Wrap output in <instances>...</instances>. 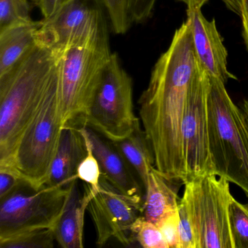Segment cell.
<instances>
[{
    "label": "cell",
    "mask_w": 248,
    "mask_h": 248,
    "mask_svg": "<svg viewBox=\"0 0 248 248\" xmlns=\"http://www.w3.org/2000/svg\"><path fill=\"white\" fill-rule=\"evenodd\" d=\"M200 67L186 21L156 62L139 100L140 123L155 168L170 182L185 181L181 124L190 86Z\"/></svg>",
    "instance_id": "1"
},
{
    "label": "cell",
    "mask_w": 248,
    "mask_h": 248,
    "mask_svg": "<svg viewBox=\"0 0 248 248\" xmlns=\"http://www.w3.org/2000/svg\"><path fill=\"white\" fill-rule=\"evenodd\" d=\"M59 59L37 43L0 77V167L13 168L17 146L46 96Z\"/></svg>",
    "instance_id": "2"
},
{
    "label": "cell",
    "mask_w": 248,
    "mask_h": 248,
    "mask_svg": "<svg viewBox=\"0 0 248 248\" xmlns=\"http://www.w3.org/2000/svg\"><path fill=\"white\" fill-rule=\"evenodd\" d=\"M226 84L210 77L209 137L216 175L242 188L248 195V150L240 124L241 108Z\"/></svg>",
    "instance_id": "3"
},
{
    "label": "cell",
    "mask_w": 248,
    "mask_h": 248,
    "mask_svg": "<svg viewBox=\"0 0 248 248\" xmlns=\"http://www.w3.org/2000/svg\"><path fill=\"white\" fill-rule=\"evenodd\" d=\"M108 43L74 47L59 59L62 128L85 127L104 69L111 59Z\"/></svg>",
    "instance_id": "4"
},
{
    "label": "cell",
    "mask_w": 248,
    "mask_h": 248,
    "mask_svg": "<svg viewBox=\"0 0 248 248\" xmlns=\"http://www.w3.org/2000/svg\"><path fill=\"white\" fill-rule=\"evenodd\" d=\"M62 130L58 65L46 96L23 134L14 156L12 168L34 189L42 188L48 180Z\"/></svg>",
    "instance_id": "5"
},
{
    "label": "cell",
    "mask_w": 248,
    "mask_h": 248,
    "mask_svg": "<svg viewBox=\"0 0 248 248\" xmlns=\"http://www.w3.org/2000/svg\"><path fill=\"white\" fill-rule=\"evenodd\" d=\"M182 197L192 215L197 248H235L231 226V205L234 197L230 182L207 173L184 183Z\"/></svg>",
    "instance_id": "6"
},
{
    "label": "cell",
    "mask_w": 248,
    "mask_h": 248,
    "mask_svg": "<svg viewBox=\"0 0 248 248\" xmlns=\"http://www.w3.org/2000/svg\"><path fill=\"white\" fill-rule=\"evenodd\" d=\"M140 124L133 110V82L116 53L104 69L85 127L110 141L123 140Z\"/></svg>",
    "instance_id": "7"
},
{
    "label": "cell",
    "mask_w": 248,
    "mask_h": 248,
    "mask_svg": "<svg viewBox=\"0 0 248 248\" xmlns=\"http://www.w3.org/2000/svg\"><path fill=\"white\" fill-rule=\"evenodd\" d=\"M75 181L68 186L25 187L0 200V241L29 231L55 229Z\"/></svg>",
    "instance_id": "8"
},
{
    "label": "cell",
    "mask_w": 248,
    "mask_h": 248,
    "mask_svg": "<svg viewBox=\"0 0 248 248\" xmlns=\"http://www.w3.org/2000/svg\"><path fill=\"white\" fill-rule=\"evenodd\" d=\"M108 43L107 24L98 0H72L41 21L37 43L58 58L74 47Z\"/></svg>",
    "instance_id": "9"
},
{
    "label": "cell",
    "mask_w": 248,
    "mask_h": 248,
    "mask_svg": "<svg viewBox=\"0 0 248 248\" xmlns=\"http://www.w3.org/2000/svg\"><path fill=\"white\" fill-rule=\"evenodd\" d=\"M209 92L210 76L200 65L190 86L181 124L184 182L205 174H216L209 137Z\"/></svg>",
    "instance_id": "10"
},
{
    "label": "cell",
    "mask_w": 248,
    "mask_h": 248,
    "mask_svg": "<svg viewBox=\"0 0 248 248\" xmlns=\"http://www.w3.org/2000/svg\"><path fill=\"white\" fill-rule=\"evenodd\" d=\"M88 210L95 226L98 247L113 238L126 246L133 242L128 232L140 210L103 176L101 189L93 197Z\"/></svg>",
    "instance_id": "11"
},
{
    "label": "cell",
    "mask_w": 248,
    "mask_h": 248,
    "mask_svg": "<svg viewBox=\"0 0 248 248\" xmlns=\"http://www.w3.org/2000/svg\"><path fill=\"white\" fill-rule=\"evenodd\" d=\"M186 13L196 56L202 67L210 78L224 84L229 79H236L228 70L227 50L215 19L207 20L201 8H187Z\"/></svg>",
    "instance_id": "12"
},
{
    "label": "cell",
    "mask_w": 248,
    "mask_h": 248,
    "mask_svg": "<svg viewBox=\"0 0 248 248\" xmlns=\"http://www.w3.org/2000/svg\"><path fill=\"white\" fill-rule=\"evenodd\" d=\"M85 130L101 166L102 176L141 211L143 193L133 168L110 140H104L89 127H85Z\"/></svg>",
    "instance_id": "13"
},
{
    "label": "cell",
    "mask_w": 248,
    "mask_h": 248,
    "mask_svg": "<svg viewBox=\"0 0 248 248\" xmlns=\"http://www.w3.org/2000/svg\"><path fill=\"white\" fill-rule=\"evenodd\" d=\"M87 154L85 138L79 128H63L50 175L46 185L68 186L77 178V170Z\"/></svg>",
    "instance_id": "14"
},
{
    "label": "cell",
    "mask_w": 248,
    "mask_h": 248,
    "mask_svg": "<svg viewBox=\"0 0 248 248\" xmlns=\"http://www.w3.org/2000/svg\"><path fill=\"white\" fill-rule=\"evenodd\" d=\"M95 194L85 184L82 195L78 188V180L74 183L66 208L55 228L56 240L62 248H83L85 213Z\"/></svg>",
    "instance_id": "15"
},
{
    "label": "cell",
    "mask_w": 248,
    "mask_h": 248,
    "mask_svg": "<svg viewBox=\"0 0 248 248\" xmlns=\"http://www.w3.org/2000/svg\"><path fill=\"white\" fill-rule=\"evenodd\" d=\"M41 21H31L0 31V77L9 72L37 43Z\"/></svg>",
    "instance_id": "16"
},
{
    "label": "cell",
    "mask_w": 248,
    "mask_h": 248,
    "mask_svg": "<svg viewBox=\"0 0 248 248\" xmlns=\"http://www.w3.org/2000/svg\"><path fill=\"white\" fill-rule=\"evenodd\" d=\"M170 183L156 168L151 170L140 211L146 220L157 225L162 219L178 211L180 200Z\"/></svg>",
    "instance_id": "17"
},
{
    "label": "cell",
    "mask_w": 248,
    "mask_h": 248,
    "mask_svg": "<svg viewBox=\"0 0 248 248\" xmlns=\"http://www.w3.org/2000/svg\"><path fill=\"white\" fill-rule=\"evenodd\" d=\"M129 165L136 171L143 187H146L151 170L155 167V156L146 137L139 124L127 137L118 141H111Z\"/></svg>",
    "instance_id": "18"
},
{
    "label": "cell",
    "mask_w": 248,
    "mask_h": 248,
    "mask_svg": "<svg viewBox=\"0 0 248 248\" xmlns=\"http://www.w3.org/2000/svg\"><path fill=\"white\" fill-rule=\"evenodd\" d=\"M55 229H37L0 241L1 248H50L54 245Z\"/></svg>",
    "instance_id": "19"
},
{
    "label": "cell",
    "mask_w": 248,
    "mask_h": 248,
    "mask_svg": "<svg viewBox=\"0 0 248 248\" xmlns=\"http://www.w3.org/2000/svg\"><path fill=\"white\" fill-rule=\"evenodd\" d=\"M79 130L85 138L87 154L83 159L81 161L77 170V178L88 184L92 190L95 193H98L101 189V180L102 177L101 166L98 159L93 152L85 127H80Z\"/></svg>",
    "instance_id": "20"
},
{
    "label": "cell",
    "mask_w": 248,
    "mask_h": 248,
    "mask_svg": "<svg viewBox=\"0 0 248 248\" xmlns=\"http://www.w3.org/2000/svg\"><path fill=\"white\" fill-rule=\"evenodd\" d=\"M132 240L144 248H168L159 226L143 216H139L130 228Z\"/></svg>",
    "instance_id": "21"
},
{
    "label": "cell",
    "mask_w": 248,
    "mask_h": 248,
    "mask_svg": "<svg viewBox=\"0 0 248 248\" xmlns=\"http://www.w3.org/2000/svg\"><path fill=\"white\" fill-rule=\"evenodd\" d=\"M31 21L28 0H0V31Z\"/></svg>",
    "instance_id": "22"
},
{
    "label": "cell",
    "mask_w": 248,
    "mask_h": 248,
    "mask_svg": "<svg viewBox=\"0 0 248 248\" xmlns=\"http://www.w3.org/2000/svg\"><path fill=\"white\" fill-rule=\"evenodd\" d=\"M230 220L235 248H248V203L243 204L233 199Z\"/></svg>",
    "instance_id": "23"
},
{
    "label": "cell",
    "mask_w": 248,
    "mask_h": 248,
    "mask_svg": "<svg viewBox=\"0 0 248 248\" xmlns=\"http://www.w3.org/2000/svg\"><path fill=\"white\" fill-rule=\"evenodd\" d=\"M111 21L114 33L127 32L133 23L130 14V0H101Z\"/></svg>",
    "instance_id": "24"
},
{
    "label": "cell",
    "mask_w": 248,
    "mask_h": 248,
    "mask_svg": "<svg viewBox=\"0 0 248 248\" xmlns=\"http://www.w3.org/2000/svg\"><path fill=\"white\" fill-rule=\"evenodd\" d=\"M179 214V248H197V238L192 215L184 197L178 204Z\"/></svg>",
    "instance_id": "25"
},
{
    "label": "cell",
    "mask_w": 248,
    "mask_h": 248,
    "mask_svg": "<svg viewBox=\"0 0 248 248\" xmlns=\"http://www.w3.org/2000/svg\"><path fill=\"white\" fill-rule=\"evenodd\" d=\"M25 187L31 186L15 169L0 167V200Z\"/></svg>",
    "instance_id": "26"
},
{
    "label": "cell",
    "mask_w": 248,
    "mask_h": 248,
    "mask_svg": "<svg viewBox=\"0 0 248 248\" xmlns=\"http://www.w3.org/2000/svg\"><path fill=\"white\" fill-rule=\"evenodd\" d=\"M157 226L162 232L168 248H179V214L178 211L162 219Z\"/></svg>",
    "instance_id": "27"
},
{
    "label": "cell",
    "mask_w": 248,
    "mask_h": 248,
    "mask_svg": "<svg viewBox=\"0 0 248 248\" xmlns=\"http://www.w3.org/2000/svg\"><path fill=\"white\" fill-rule=\"evenodd\" d=\"M228 9L240 18L242 34L248 50V0H223Z\"/></svg>",
    "instance_id": "28"
},
{
    "label": "cell",
    "mask_w": 248,
    "mask_h": 248,
    "mask_svg": "<svg viewBox=\"0 0 248 248\" xmlns=\"http://www.w3.org/2000/svg\"><path fill=\"white\" fill-rule=\"evenodd\" d=\"M156 0H130V14L133 22L146 21L152 14Z\"/></svg>",
    "instance_id": "29"
},
{
    "label": "cell",
    "mask_w": 248,
    "mask_h": 248,
    "mask_svg": "<svg viewBox=\"0 0 248 248\" xmlns=\"http://www.w3.org/2000/svg\"><path fill=\"white\" fill-rule=\"evenodd\" d=\"M33 3L41 11L44 19L53 16L59 10L72 0H32Z\"/></svg>",
    "instance_id": "30"
},
{
    "label": "cell",
    "mask_w": 248,
    "mask_h": 248,
    "mask_svg": "<svg viewBox=\"0 0 248 248\" xmlns=\"http://www.w3.org/2000/svg\"><path fill=\"white\" fill-rule=\"evenodd\" d=\"M186 5L187 8H201L208 0H180Z\"/></svg>",
    "instance_id": "31"
},
{
    "label": "cell",
    "mask_w": 248,
    "mask_h": 248,
    "mask_svg": "<svg viewBox=\"0 0 248 248\" xmlns=\"http://www.w3.org/2000/svg\"><path fill=\"white\" fill-rule=\"evenodd\" d=\"M239 107H240L244 115L246 117L247 120H248V99L244 100Z\"/></svg>",
    "instance_id": "32"
}]
</instances>
